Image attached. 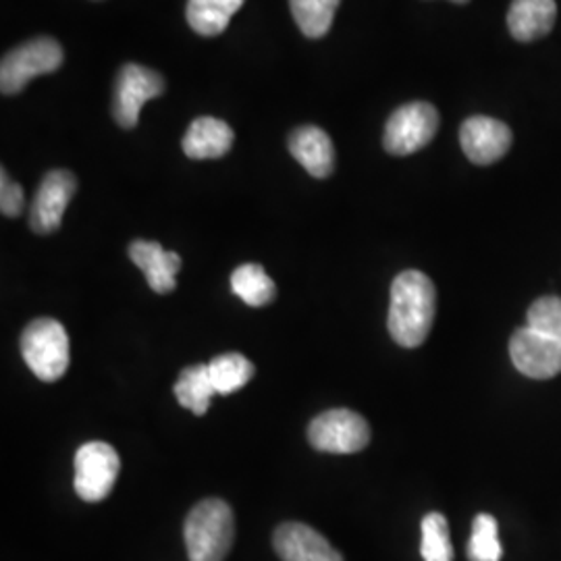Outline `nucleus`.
I'll return each instance as SVG.
<instances>
[{
	"label": "nucleus",
	"mask_w": 561,
	"mask_h": 561,
	"mask_svg": "<svg viewBox=\"0 0 561 561\" xmlns=\"http://www.w3.org/2000/svg\"><path fill=\"white\" fill-rule=\"evenodd\" d=\"M25 206V198H23V190L20 183L9 178V173L2 169L0 171V210L4 217L15 219L23 213Z\"/></svg>",
	"instance_id": "obj_25"
},
{
	"label": "nucleus",
	"mask_w": 561,
	"mask_h": 561,
	"mask_svg": "<svg viewBox=\"0 0 561 561\" xmlns=\"http://www.w3.org/2000/svg\"><path fill=\"white\" fill-rule=\"evenodd\" d=\"M129 259L146 275L148 285L157 294H171L178 287L181 256L167 252L157 241H134L129 245Z\"/></svg>",
	"instance_id": "obj_13"
},
{
	"label": "nucleus",
	"mask_w": 561,
	"mask_h": 561,
	"mask_svg": "<svg viewBox=\"0 0 561 561\" xmlns=\"http://www.w3.org/2000/svg\"><path fill=\"white\" fill-rule=\"evenodd\" d=\"M73 486L81 502L99 503L113 493L121 472L119 454L113 445L92 442L81 445L76 454Z\"/></svg>",
	"instance_id": "obj_6"
},
{
	"label": "nucleus",
	"mask_w": 561,
	"mask_h": 561,
	"mask_svg": "<svg viewBox=\"0 0 561 561\" xmlns=\"http://www.w3.org/2000/svg\"><path fill=\"white\" fill-rule=\"evenodd\" d=\"M421 556L424 561H454L456 558L449 524L439 512H431L422 518Z\"/></svg>",
	"instance_id": "obj_22"
},
{
	"label": "nucleus",
	"mask_w": 561,
	"mask_h": 561,
	"mask_svg": "<svg viewBox=\"0 0 561 561\" xmlns=\"http://www.w3.org/2000/svg\"><path fill=\"white\" fill-rule=\"evenodd\" d=\"M558 20L556 0H514L507 11L510 34L518 42L545 38Z\"/></svg>",
	"instance_id": "obj_16"
},
{
	"label": "nucleus",
	"mask_w": 561,
	"mask_h": 561,
	"mask_svg": "<svg viewBox=\"0 0 561 561\" xmlns=\"http://www.w3.org/2000/svg\"><path fill=\"white\" fill-rule=\"evenodd\" d=\"M233 294L252 308H262L275 300L277 285L266 275L261 264H241L231 275Z\"/></svg>",
	"instance_id": "obj_19"
},
{
	"label": "nucleus",
	"mask_w": 561,
	"mask_h": 561,
	"mask_svg": "<svg viewBox=\"0 0 561 561\" xmlns=\"http://www.w3.org/2000/svg\"><path fill=\"white\" fill-rule=\"evenodd\" d=\"M78 192V180L69 171H50L34 196L32 208H30V227L41 233L48 236L57 231L62 222V215L69 206L71 198Z\"/></svg>",
	"instance_id": "obj_10"
},
{
	"label": "nucleus",
	"mask_w": 561,
	"mask_h": 561,
	"mask_svg": "<svg viewBox=\"0 0 561 561\" xmlns=\"http://www.w3.org/2000/svg\"><path fill=\"white\" fill-rule=\"evenodd\" d=\"M62 65L59 42L48 36L25 42L4 55L0 65V90L4 96L18 94L38 76L57 71Z\"/></svg>",
	"instance_id": "obj_4"
},
{
	"label": "nucleus",
	"mask_w": 561,
	"mask_h": 561,
	"mask_svg": "<svg viewBox=\"0 0 561 561\" xmlns=\"http://www.w3.org/2000/svg\"><path fill=\"white\" fill-rule=\"evenodd\" d=\"M451 2H456V4H466V2H470V0H451Z\"/></svg>",
	"instance_id": "obj_26"
},
{
	"label": "nucleus",
	"mask_w": 561,
	"mask_h": 561,
	"mask_svg": "<svg viewBox=\"0 0 561 561\" xmlns=\"http://www.w3.org/2000/svg\"><path fill=\"white\" fill-rule=\"evenodd\" d=\"M21 356L41 381H59L71 358L65 327L50 317L30 322L21 333Z\"/></svg>",
	"instance_id": "obj_3"
},
{
	"label": "nucleus",
	"mask_w": 561,
	"mask_h": 561,
	"mask_svg": "<svg viewBox=\"0 0 561 561\" xmlns=\"http://www.w3.org/2000/svg\"><path fill=\"white\" fill-rule=\"evenodd\" d=\"M289 152L317 180L329 178L335 169L333 141L321 127H298L289 136Z\"/></svg>",
	"instance_id": "obj_14"
},
{
	"label": "nucleus",
	"mask_w": 561,
	"mask_h": 561,
	"mask_svg": "<svg viewBox=\"0 0 561 561\" xmlns=\"http://www.w3.org/2000/svg\"><path fill=\"white\" fill-rule=\"evenodd\" d=\"M162 92L164 80L161 73L138 62L123 65L113 90V117L123 129L136 127L141 106L152 99H159Z\"/></svg>",
	"instance_id": "obj_8"
},
{
	"label": "nucleus",
	"mask_w": 561,
	"mask_h": 561,
	"mask_svg": "<svg viewBox=\"0 0 561 561\" xmlns=\"http://www.w3.org/2000/svg\"><path fill=\"white\" fill-rule=\"evenodd\" d=\"M308 442L324 454H358L370 443V426L352 410H329L310 422Z\"/></svg>",
	"instance_id": "obj_7"
},
{
	"label": "nucleus",
	"mask_w": 561,
	"mask_h": 561,
	"mask_svg": "<svg viewBox=\"0 0 561 561\" xmlns=\"http://www.w3.org/2000/svg\"><path fill=\"white\" fill-rule=\"evenodd\" d=\"M208 373H210V381H213L215 391L221 396H229V393L240 391L241 387H245L254 377L256 368L245 356L231 352V354L217 356L215 360L210 362Z\"/></svg>",
	"instance_id": "obj_20"
},
{
	"label": "nucleus",
	"mask_w": 561,
	"mask_h": 561,
	"mask_svg": "<svg viewBox=\"0 0 561 561\" xmlns=\"http://www.w3.org/2000/svg\"><path fill=\"white\" fill-rule=\"evenodd\" d=\"M437 314V289L421 271H403L391 283L387 327L393 341L414 350L428 337Z\"/></svg>",
	"instance_id": "obj_1"
},
{
	"label": "nucleus",
	"mask_w": 561,
	"mask_h": 561,
	"mask_svg": "<svg viewBox=\"0 0 561 561\" xmlns=\"http://www.w3.org/2000/svg\"><path fill=\"white\" fill-rule=\"evenodd\" d=\"M510 356L524 377L545 381L561 373V341L524 327L510 341Z\"/></svg>",
	"instance_id": "obj_9"
},
{
	"label": "nucleus",
	"mask_w": 561,
	"mask_h": 561,
	"mask_svg": "<svg viewBox=\"0 0 561 561\" xmlns=\"http://www.w3.org/2000/svg\"><path fill=\"white\" fill-rule=\"evenodd\" d=\"M280 561H343L340 551L312 526L285 522L273 535Z\"/></svg>",
	"instance_id": "obj_12"
},
{
	"label": "nucleus",
	"mask_w": 561,
	"mask_h": 561,
	"mask_svg": "<svg viewBox=\"0 0 561 561\" xmlns=\"http://www.w3.org/2000/svg\"><path fill=\"white\" fill-rule=\"evenodd\" d=\"M183 539L190 561H225L236 539V518L229 503L204 500L185 518Z\"/></svg>",
	"instance_id": "obj_2"
},
{
	"label": "nucleus",
	"mask_w": 561,
	"mask_h": 561,
	"mask_svg": "<svg viewBox=\"0 0 561 561\" xmlns=\"http://www.w3.org/2000/svg\"><path fill=\"white\" fill-rule=\"evenodd\" d=\"M340 2L341 0H289V7L304 36L322 38L333 25Z\"/></svg>",
	"instance_id": "obj_21"
},
{
	"label": "nucleus",
	"mask_w": 561,
	"mask_h": 561,
	"mask_svg": "<svg viewBox=\"0 0 561 561\" xmlns=\"http://www.w3.org/2000/svg\"><path fill=\"white\" fill-rule=\"evenodd\" d=\"M526 327L539 331L551 340L561 341V298L547 296L535 301L528 310Z\"/></svg>",
	"instance_id": "obj_24"
},
{
	"label": "nucleus",
	"mask_w": 561,
	"mask_h": 561,
	"mask_svg": "<svg viewBox=\"0 0 561 561\" xmlns=\"http://www.w3.org/2000/svg\"><path fill=\"white\" fill-rule=\"evenodd\" d=\"M439 129V113L428 102H408L393 111L385 125L382 146L393 157L419 152L435 138Z\"/></svg>",
	"instance_id": "obj_5"
},
{
	"label": "nucleus",
	"mask_w": 561,
	"mask_h": 561,
	"mask_svg": "<svg viewBox=\"0 0 561 561\" xmlns=\"http://www.w3.org/2000/svg\"><path fill=\"white\" fill-rule=\"evenodd\" d=\"M245 0H187L185 18L201 36H219Z\"/></svg>",
	"instance_id": "obj_17"
},
{
	"label": "nucleus",
	"mask_w": 561,
	"mask_h": 561,
	"mask_svg": "<svg viewBox=\"0 0 561 561\" xmlns=\"http://www.w3.org/2000/svg\"><path fill=\"white\" fill-rule=\"evenodd\" d=\"M503 547L500 542L497 520L491 514H479L472 522V537L468 542V560L502 561Z\"/></svg>",
	"instance_id": "obj_23"
},
{
	"label": "nucleus",
	"mask_w": 561,
	"mask_h": 561,
	"mask_svg": "<svg viewBox=\"0 0 561 561\" xmlns=\"http://www.w3.org/2000/svg\"><path fill=\"white\" fill-rule=\"evenodd\" d=\"M512 129L503 121L474 115L461 123V150L474 164L486 167L502 161L512 148Z\"/></svg>",
	"instance_id": "obj_11"
},
{
	"label": "nucleus",
	"mask_w": 561,
	"mask_h": 561,
	"mask_svg": "<svg viewBox=\"0 0 561 561\" xmlns=\"http://www.w3.org/2000/svg\"><path fill=\"white\" fill-rule=\"evenodd\" d=\"M233 138L229 123L217 117H198L183 136V152L194 161L221 159L231 150Z\"/></svg>",
	"instance_id": "obj_15"
},
{
	"label": "nucleus",
	"mask_w": 561,
	"mask_h": 561,
	"mask_svg": "<svg viewBox=\"0 0 561 561\" xmlns=\"http://www.w3.org/2000/svg\"><path fill=\"white\" fill-rule=\"evenodd\" d=\"M173 393L180 401L181 408L194 412L196 416H204L213 403V396L217 393L210 381L208 364H196V366L183 368L180 379L173 385Z\"/></svg>",
	"instance_id": "obj_18"
}]
</instances>
